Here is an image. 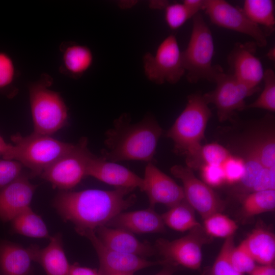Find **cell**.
I'll return each instance as SVG.
<instances>
[{"mask_svg":"<svg viewBox=\"0 0 275 275\" xmlns=\"http://www.w3.org/2000/svg\"><path fill=\"white\" fill-rule=\"evenodd\" d=\"M134 189L118 187L112 190H62L56 196L53 205L64 219L74 225L76 231L80 235L106 226L134 204L136 196H129Z\"/></svg>","mask_w":275,"mask_h":275,"instance_id":"obj_1","label":"cell"},{"mask_svg":"<svg viewBox=\"0 0 275 275\" xmlns=\"http://www.w3.org/2000/svg\"><path fill=\"white\" fill-rule=\"evenodd\" d=\"M162 129L151 115L131 123L130 117L124 114L115 120L114 126L105 133V149L102 157L116 162L140 160L154 163V156Z\"/></svg>","mask_w":275,"mask_h":275,"instance_id":"obj_2","label":"cell"},{"mask_svg":"<svg viewBox=\"0 0 275 275\" xmlns=\"http://www.w3.org/2000/svg\"><path fill=\"white\" fill-rule=\"evenodd\" d=\"M211 112L199 93L187 97L186 106L166 136L174 143L176 154L185 155L187 167L193 170L202 166L201 142Z\"/></svg>","mask_w":275,"mask_h":275,"instance_id":"obj_3","label":"cell"},{"mask_svg":"<svg viewBox=\"0 0 275 275\" xmlns=\"http://www.w3.org/2000/svg\"><path fill=\"white\" fill-rule=\"evenodd\" d=\"M11 140L14 145L3 159L19 161L31 170L33 176L41 175L74 145L34 132L25 136L17 133L12 136Z\"/></svg>","mask_w":275,"mask_h":275,"instance_id":"obj_4","label":"cell"},{"mask_svg":"<svg viewBox=\"0 0 275 275\" xmlns=\"http://www.w3.org/2000/svg\"><path fill=\"white\" fill-rule=\"evenodd\" d=\"M52 83V78L44 74L30 87L34 133L50 136L67 123V107L60 94L49 88Z\"/></svg>","mask_w":275,"mask_h":275,"instance_id":"obj_5","label":"cell"},{"mask_svg":"<svg viewBox=\"0 0 275 275\" xmlns=\"http://www.w3.org/2000/svg\"><path fill=\"white\" fill-rule=\"evenodd\" d=\"M193 28L188 45L182 51L188 82L202 79L212 82L217 65H212L214 42L211 32L199 12L193 17Z\"/></svg>","mask_w":275,"mask_h":275,"instance_id":"obj_6","label":"cell"},{"mask_svg":"<svg viewBox=\"0 0 275 275\" xmlns=\"http://www.w3.org/2000/svg\"><path fill=\"white\" fill-rule=\"evenodd\" d=\"M212 82L216 84L215 88L203 96L208 104L215 106L220 122L231 118L236 111L245 109V98L260 90L259 87H249L232 74L225 73L219 65H217Z\"/></svg>","mask_w":275,"mask_h":275,"instance_id":"obj_7","label":"cell"},{"mask_svg":"<svg viewBox=\"0 0 275 275\" xmlns=\"http://www.w3.org/2000/svg\"><path fill=\"white\" fill-rule=\"evenodd\" d=\"M143 66L146 77L155 84L178 82L185 74V70L176 36L171 34L164 39L154 54L146 53Z\"/></svg>","mask_w":275,"mask_h":275,"instance_id":"obj_8","label":"cell"},{"mask_svg":"<svg viewBox=\"0 0 275 275\" xmlns=\"http://www.w3.org/2000/svg\"><path fill=\"white\" fill-rule=\"evenodd\" d=\"M93 154L88 148V140L82 138L73 147L41 174V177L61 190L76 186L87 176L89 160Z\"/></svg>","mask_w":275,"mask_h":275,"instance_id":"obj_9","label":"cell"},{"mask_svg":"<svg viewBox=\"0 0 275 275\" xmlns=\"http://www.w3.org/2000/svg\"><path fill=\"white\" fill-rule=\"evenodd\" d=\"M201 226L181 238L170 241L158 239L154 248L163 259L164 265H177L196 270L201 265L203 245L210 240Z\"/></svg>","mask_w":275,"mask_h":275,"instance_id":"obj_10","label":"cell"},{"mask_svg":"<svg viewBox=\"0 0 275 275\" xmlns=\"http://www.w3.org/2000/svg\"><path fill=\"white\" fill-rule=\"evenodd\" d=\"M203 10L214 24L250 36L258 47L267 45L263 30L251 21L242 9L224 0H204Z\"/></svg>","mask_w":275,"mask_h":275,"instance_id":"obj_11","label":"cell"},{"mask_svg":"<svg viewBox=\"0 0 275 275\" xmlns=\"http://www.w3.org/2000/svg\"><path fill=\"white\" fill-rule=\"evenodd\" d=\"M170 171L181 181L186 201L203 219L223 210L224 202L211 187L197 178L191 169L187 166L175 165Z\"/></svg>","mask_w":275,"mask_h":275,"instance_id":"obj_12","label":"cell"},{"mask_svg":"<svg viewBox=\"0 0 275 275\" xmlns=\"http://www.w3.org/2000/svg\"><path fill=\"white\" fill-rule=\"evenodd\" d=\"M91 242L99 261L98 271L101 275L115 273L133 274L141 269L158 264L162 261H151L130 254L119 252L105 246L97 236L95 231H87L80 234Z\"/></svg>","mask_w":275,"mask_h":275,"instance_id":"obj_13","label":"cell"},{"mask_svg":"<svg viewBox=\"0 0 275 275\" xmlns=\"http://www.w3.org/2000/svg\"><path fill=\"white\" fill-rule=\"evenodd\" d=\"M143 180L142 191L148 196L150 207L162 204L170 208L185 199L182 187L161 172L154 163H147Z\"/></svg>","mask_w":275,"mask_h":275,"instance_id":"obj_14","label":"cell"},{"mask_svg":"<svg viewBox=\"0 0 275 275\" xmlns=\"http://www.w3.org/2000/svg\"><path fill=\"white\" fill-rule=\"evenodd\" d=\"M257 47L254 41L236 43L228 58L231 74L252 88L258 87L264 73L261 62L256 56Z\"/></svg>","mask_w":275,"mask_h":275,"instance_id":"obj_15","label":"cell"},{"mask_svg":"<svg viewBox=\"0 0 275 275\" xmlns=\"http://www.w3.org/2000/svg\"><path fill=\"white\" fill-rule=\"evenodd\" d=\"M36 186L28 177L21 174L17 178L0 189V219L12 221L30 207Z\"/></svg>","mask_w":275,"mask_h":275,"instance_id":"obj_16","label":"cell"},{"mask_svg":"<svg viewBox=\"0 0 275 275\" xmlns=\"http://www.w3.org/2000/svg\"><path fill=\"white\" fill-rule=\"evenodd\" d=\"M87 176H92L116 188L135 189L138 187L142 191L144 186L143 178L128 169L93 154L88 163Z\"/></svg>","mask_w":275,"mask_h":275,"instance_id":"obj_17","label":"cell"},{"mask_svg":"<svg viewBox=\"0 0 275 275\" xmlns=\"http://www.w3.org/2000/svg\"><path fill=\"white\" fill-rule=\"evenodd\" d=\"M95 232L101 242L111 250L143 258L156 253L154 247L147 242L140 241L132 233L125 229L102 226Z\"/></svg>","mask_w":275,"mask_h":275,"instance_id":"obj_18","label":"cell"},{"mask_svg":"<svg viewBox=\"0 0 275 275\" xmlns=\"http://www.w3.org/2000/svg\"><path fill=\"white\" fill-rule=\"evenodd\" d=\"M125 229L131 233H150L165 231V225L161 216L154 208L121 212L106 225Z\"/></svg>","mask_w":275,"mask_h":275,"instance_id":"obj_19","label":"cell"},{"mask_svg":"<svg viewBox=\"0 0 275 275\" xmlns=\"http://www.w3.org/2000/svg\"><path fill=\"white\" fill-rule=\"evenodd\" d=\"M34 261V245L24 248L10 242L0 243V275H29Z\"/></svg>","mask_w":275,"mask_h":275,"instance_id":"obj_20","label":"cell"},{"mask_svg":"<svg viewBox=\"0 0 275 275\" xmlns=\"http://www.w3.org/2000/svg\"><path fill=\"white\" fill-rule=\"evenodd\" d=\"M43 249L34 245V261L41 265L47 275H69L70 264L66 257L62 234L51 236Z\"/></svg>","mask_w":275,"mask_h":275,"instance_id":"obj_21","label":"cell"},{"mask_svg":"<svg viewBox=\"0 0 275 275\" xmlns=\"http://www.w3.org/2000/svg\"><path fill=\"white\" fill-rule=\"evenodd\" d=\"M62 62L60 71L74 78L80 77L92 66L93 56L87 46L76 43H64L60 46Z\"/></svg>","mask_w":275,"mask_h":275,"instance_id":"obj_22","label":"cell"},{"mask_svg":"<svg viewBox=\"0 0 275 275\" xmlns=\"http://www.w3.org/2000/svg\"><path fill=\"white\" fill-rule=\"evenodd\" d=\"M245 171L241 179L235 185L233 193L241 200L251 193L253 185L264 168L260 161L258 151L253 135L248 138L242 147Z\"/></svg>","mask_w":275,"mask_h":275,"instance_id":"obj_23","label":"cell"},{"mask_svg":"<svg viewBox=\"0 0 275 275\" xmlns=\"http://www.w3.org/2000/svg\"><path fill=\"white\" fill-rule=\"evenodd\" d=\"M255 262L261 265L273 264L275 258V236L269 230L258 227L243 240Z\"/></svg>","mask_w":275,"mask_h":275,"instance_id":"obj_24","label":"cell"},{"mask_svg":"<svg viewBox=\"0 0 275 275\" xmlns=\"http://www.w3.org/2000/svg\"><path fill=\"white\" fill-rule=\"evenodd\" d=\"M255 24L264 27L267 37L275 28L274 1L272 0H245L242 9Z\"/></svg>","mask_w":275,"mask_h":275,"instance_id":"obj_25","label":"cell"},{"mask_svg":"<svg viewBox=\"0 0 275 275\" xmlns=\"http://www.w3.org/2000/svg\"><path fill=\"white\" fill-rule=\"evenodd\" d=\"M11 221L12 230L16 233L32 238L50 239L51 237L45 223L31 207Z\"/></svg>","mask_w":275,"mask_h":275,"instance_id":"obj_26","label":"cell"},{"mask_svg":"<svg viewBox=\"0 0 275 275\" xmlns=\"http://www.w3.org/2000/svg\"><path fill=\"white\" fill-rule=\"evenodd\" d=\"M161 216L165 225L179 232L190 231L201 226L196 218L195 210L185 199Z\"/></svg>","mask_w":275,"mask_h":275,"instance_id":"obj_27","label":"cell"},{"mask_svg":"<svg viewBox=\"0 0 275 275\" xmlns=\"http://www.w3.org/2000/svg\"><path fill=\"white\" fill-rule=\"evenodd\" d=\"M241 214L244 218L273 211L275 209V190L255 191L241 200Z\"/></svg>","mask_w":275,"mask_h":275,"instance_id":"obj_28","label":"cell"},{"mask_svg":"<svg viewBox=\"0 0 275 275\" xmlns=\"http://www.w3.org/2000/svg\"><path fill=\"white\" fill-rule=\"evenodd\" d=\"M203 220V230L210 237L226 239L234 236L238 229L234 220L221 212L213 213Z\"/></svg>","mask_w":275,"mask_h":275,"instance_id":"obj_29","label":"cell"},{"mask_svg":"<svg viewBox=\"0 0 275 275\" xmlns=\"http://www.w3.org/2000/svg\"><path fill=\"white\" fill-rule=\"evenodd\" d=\"M234 246V236L226 238L212 266L204 275H243L234 269L230 261Z\"/></svg>","mask_w":275,"mask_h":275,"instance_id":"obj_30","label":"cell"},{"mask_svg":"<svg viewBox=\"0 0 275 275\" xmlns=\"http://www.w3.org/2000/svg\"><path fill=\"white\" fill-rule=\"evenodd\" d=\"M264 168L275 167V138L272 130L259 131L252 134Z\"/></svg>","mask_w":275,"mask_h":275,"instance_id":"obj_31","label":"cell"},{"mask_svg":"<svg viewBox=\"0 0 275 275\" xmlns=\"http://www.w3.org/2000/svg\"><path fill=\"white\" fill-rule=\"evenodd\" d=\"M264 88L258 98L246 105L245 108H261L271 112L275 111V73L271 69L264 71L263 77Z\"/></svg>","mask_w":275,"mask_h":275,"instance_id":"obj_32","label":"cell"},{"mask_svg":"<svg viewBox=\"0 0 275 275\" xmlns=\"http://www.w3.org/2000/svg\"><path fill=\"white\" fill-rule=\"evenodd\" d=\"M15 68L10 57L0 52V93L11 98L16 93L13 86Z\"/></svg>","mask_w":275,"mask_h":275,"instance_id":"obj_33","label":"cell"},{"mask_svg":"<svg viewBox=\"0 0 275 275\" xmlns=\"http://www.w3.org/2000/svg\"><path fill=\"white\" fill-rule=\"evenodd\" d=\"M230 261L234 269L242 274H249L256 266L255 260L243 241L232 249L230 254Z\"/></svg>","mask_w":275,"mask_h":275,"instance_id":"obj_34","label":"cell"},{"mask_svg":"<svg viewBox=\"0 0 275 275\" xmlns=\"http://www.w3.org/2000/svg\"><path fill=\"white\" fill-rule=\"evenodd\" d=\"M231 156L228 149L217 143L202 146L200 153L202 165L222 166Z\"/></svg>","mask_w":275,"mask_h":275,"instance_id":"obj_35","label":"cell"},{"mask_svg":"<svg viewBox=\"0 0 275 275\" xmlns=\"http://www.w3.org/2000/svg\"><path fill=\"white\" fill-rule=\"evenodd\" d=\"M164 9L167 24L173 30L179 29L193 17L183 3L169 4Z\"/></svg>","mask_w":275,"mask_h":275,"instance_id":"obj_36","label":"cell"},{"mask_svg":"<svg viewBox=\"0 0 275 275\" xmlns=\"http://www.w3.org/2000/svg\"><path fill=\"white\" fill-rule=\"evenodd\" d=\"M225 183L235 185L242 178L245 171L244 161L242 157L231 156L222 165Z\"/></svg>","mask_w":275,"mask_h":275,"instance_id":"obj_37","label":"cell"},{"mask_svg":"<svg viewBox=\"0 0 275 275\" xmlns=\"http://www.w3.org/2000/svg\"><path fill=\"white\" fill-rule=\"evenodd\" d=\"M22 164L15 160L0 159V189L22 174Z\"/></svg>","mask_w":275,"mask_h":275,"instance_id":"obj_38","label":"cell"},{"mask_svg":"<svg viewBox=\"0 0 275 275\" xmlns=\"http://www.w3.org/2000/svg\"><path fill=\"white\" fill-rule=\"evenodd\" d=\"M203 182L210 187H217L225 183L222 166L204 164L199 169Z\"/></svg>","mask_w":275,"mask_h":275,"instance_id":"obj_39","label":"cell"},{"mask_svg":"<svg viewBox=\"0 0 275 275\" xmlns=\"http://www.w3.org/2000/svg\"><path fill=\"white\" fill-rule=\"evenodd\" d=\"M271 189L275 190V167L262 169L253 185L251 193Z\"/></svg>","mask_w":275,"mask_h":275,"instance_id":"obj_40","label":"cell"},{"mask_svg":"<svg viewBox=\"0 0 275 275\" xmlns=\"http://www.w3.org/2000/svg\"><path fill=\"white\" fill-rule=\"evenodd\" d=\"M69 275H101L98 269L81 266L75 263L70 265Z\"/></svg>","mask_w":275,"mask_h":275,"instance_id":"obj_41","label":"cell"},{"mask_svg":"<svg viewBox=\"0 0 275 275\" xmlns=\"http://www.w3.org/2000/svg\"><path fill=\"white\" fill-rule=\"evenodd\" d=\"M182 3L194 16L203 10L204 0H184Z\"/></svg>","mask_w":275,"mask_h":275,"instance_id":"obj_42","label":"cell"},{"mask_svg":"<svg viewBox=\"0 0 275 275\" xmlns=\"http://www.w3.org/2000/svg\"><path fill=\"white\" fill-rule=\"evenodd\" d=\"M12 145L7 143L0 135V156L3 157L7 153Z\"/></svg>","mask_w":275,"mask_h":275,"instance_id":"obj_43","label":"cell"},{"mask_svg":"<svg viewBox=\"0 0 275 275\" xmlns=\"http://www.w3.org/2000/svg\"><path fill=\"white\" fill-rule=\"evenodd\" d=\"M174 271V266L170 265H166V266L155 275H173Z\"/></svg>","mask_w":275,"mask_h":275,"instance_id":"obj_44","label":"cell"},{"mask_svg":"<svg viewBox=\"0 0 275 275\" xmlns=\"http://www.w3.org/2000/svg\"><path fill=\"white\" fill-rule=\"evenodd\" d=\"M249 275H264L260 268L259 265H256L254 269L249 273Z\"/></svg>","mask_w":275,"mask_h":275,"instance_id":"obj_45","label":"cell"},{"mask_svg":"<svg viewBox=\"0 0 275 275\" xmlns=\"http://www.w3.org/2000/svg\"><path fill=\"white\" fill-rule=\"evenodd\" d=\"M267 56L269 59L274 61L275 59V49L274 47L270 48L267 53Z\"/></svg>","mask_w":275,"mask_h":275,"instance_id":"obj_46","label":"cell"},{"mask_svg":"<svg viewBox=\"0 0 275 275\" xmlns=\"http://www.w3.org/2000/svg\"><path fill=\"white\" fill-rule=\"evenodd\" d=\"M109 275H133V274H126V273H115Z\"/></svg>","mask_w":275,"mask_h":275,"instance_id":"obj_47","label":"cell"}]
</instances>
